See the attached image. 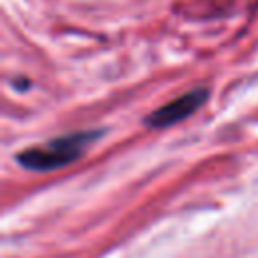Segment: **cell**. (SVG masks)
Here are the masks:
<instances>
[{
    "label": "cell",
    "instance_id": "2",
    "mask_svg": "<svg viewBox=\"0 0 258 258\" xmlns=\"http://www.w3.org/2000/svg\"><path fill=\"white\" fill-rule=\"evenodd\" d=\"M208 99H210V89L208 87L189 89L183 95H179V97L171 99L169 103L151 111L143 119V125H147L149 129H167V127H171L175 123H181L187 117H191L196 111H200L206 105Z\"/></svg>",
    "mask_w": 258,
    "mask_h": 258
},
{
    "label": "cell",
    "instance_id": "1",
    "mask_svg": "<svg viewBox=\"0 0 258 258\" xmlns=\"http://www.w3.org/2000/svg\"><path fill=\"white\" fill-rule=\"evenodd\" d=\"M103 133H105L103 129H87V131H73L67 135H58L54 139L18 151L14 159L20 167L28 171H36V173L54 171L83 157L85 151L97 139L103 137Z\"/></svg>",
    "mask_w": 258,
    "mask_h": 258
}]
</instances>
